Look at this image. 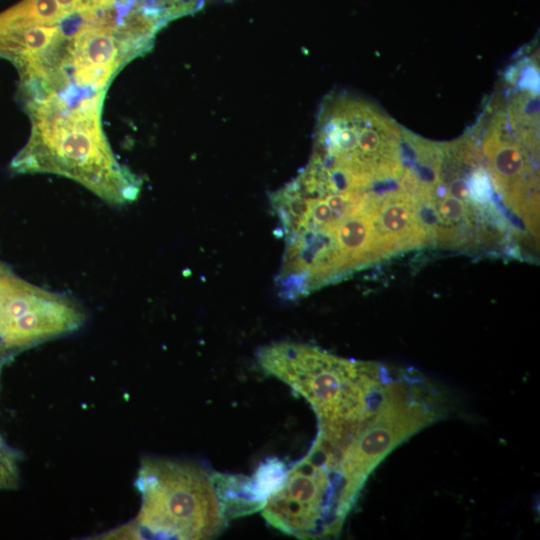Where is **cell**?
<instances>
[{
	"label": "cell",
	"mask_w": 540,
	"mask_h": 540,
	"mask_svg": "<svg viewBox=\"0 0 540 540\" xmlns=\"http://www.w3.org/2000/svg\"><path fill=\"white\" fill-rule=\"evenodd\" d=\"M104 95L69 101L51 94L27 102L32 130L12 161L20 173L71 178L105 201H134L140 181L118 163L101 126Z\"/></svg>",
	"instance_id": "6da1fadb"
},
{
	"label": "cell",
	"mask_w": 540,
	"mask_h": 540,
	"mask_svg": "<svg viewBox=\"0 0 540 540\" xmlns=\"http://www.w3.org/2000/svg\"><path fill=\"white\" fill-rule=\"evenodd\" d=\"M261 368L304 397L319 426L347 427L365 421L389 382L376 363L332 355L318 347L277 342L257 353Z\"/></svg>",
	"instance_id": "7a4b0ae2"
},
{
	"label": "cell",
	"mask_w": 540,
	"mask_h": 540,
	"mask_svg": "<svg viewBox=\"0 0 540 540\" xmlns=\"http://www.w3.org/2000/svg\"><path fill=\"white\" fill-rule=\"evenodd\" d=\"M142 504L135 524L120 536L210 539L226 526L210 475L199 465L148 458L136 480Z\"/></svg>",
	"instance_id": "3957f363"
},
{
	"label": "cell",
	"mask_w": 540,
	"mask_h": 540,
	"mask_svg": "<svg viewBox=\"0 0 540 540\" xmlns=\"http://www.w3.org/2000/svg\"><path fill=\"white\" fill-rule=\"evenodd\" d=\"M356 498L338 472L309 449L288 469L262 516L273 528L300 539L336 536Z\"/></svg>",
	"instance_id": "277c9868"
},
{
	"label": "cell",
	"mask_w": 540,
	"mask_h": 540,
	"mask_svg": "<svg viewBox=\"0 0 540 540\" xmlns=\"http://www.w3.org/2000/svg\"><path fill=\"white\" fill-rule=\"evenodd\" d=\"M437 395L424 382L390 379L375 412L339 450L342 475L360 491L370 472L396 446L442 414Z\"/></svg>",
	"instance_id": "5b68a950"
},
{
	"label": "cell",
	"mask_w": 540,
	"mask_h": 540,
	"mask_svg": "<svg viewBox=\"0 0 540 540\" xmlns=\"http://www.w3.org/2000/svg\"><path fill=\"white\" fill-rule=\"evenodd\" d=\"M487 134L483 151L491 184L504 203L518 215L534 233L538 223V179L527 148L505 130L498 119Z\"/></svg>",
	"instance_id": "8992f818"
},
{
	"label": "cell",
	"mask_w": 540,
	"mask_h": 540,
	"mask_svg": "<svg viewBox=\"0 0 540 540\" xmlns=\"http://www.w3.org/2000/svg\"><path fill=\"white\" fill-rule=\"evenodd\" d=\"M373 222L382 258L432 243L412 196L402 188L375 195Z\"/></svg>",
	"instance_id": "52a82bcc"
},
{
	"label": "cell",
	"mask_w": 540,
	"mask_h": 540,
	"mask_svg": "<svg viewBox=\"0 0 540 540\" xmlns=\"http://www.w3.org/2000/svg\"><path fill=\"white\" fill-rule=\"evenodd\" d=\"M210 479L227 520L246 516L264 508L265 504L255 494L251 477L213 472Z\"/></svg>",
	"instance_id": "ba28073f"
},
{
	"label": "cell",
	"mask_w": 540,
	"mask_h": 540,
	"mask_svg": "<svg viewBox=\"0 0 540 540\" xmlns=\"http://www.w3.org/2000/svg\"><path fill=\"white\" fill-rule=\"evenodd\" d=\"M287 474V465L279 458L263 461L251 477L257 498L266 505L268 499L283 486Z\"/></svg>",
	"instance_id": "9c48e42d"
},
{
	"label": "cell",
	"mask_w": 540,
	"mask_h": 540,
	"mask_svg": "<svg viewBox=\"0 0 540 540\" xmlns=\"http://www.w3.org/2000/svg\"><path fill=\"white\" fill-rule=\"evenodd\" d=\"M68 14L93 13L113 7L118 0H56Z\"/></svg>",
	"instance_id": "30bf717a"
},
{
	"label": "cell",
	"mask_w": 540,
	"mask_h": 540,
	"mask_svg": "<svg viewBox=\"0 0 540 540\" xmlns=\"http://www.w3.org/2000/svg\"><path fill=\"white\" fill-rule=\"evenodd\" d=\"M118 1L126 2V3H151V4H156V5H163L157 0H118Z\"/></svg>",
	"instance_id": "8fae6325"
}]
</instances>
